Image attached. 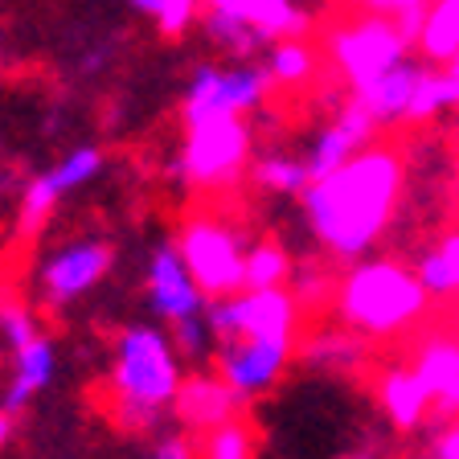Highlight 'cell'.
Here are the masks:
<instances>
[{"mask_svg": "<svg viewBox=\"0 0 459 459\" xmlns=\"http://www.w3.org/2000/svg\"><path fill=\"white\" fill-rule=\"evenodd\" d=\"M287 291L296 296L299 312L307 316H320L333 307V296H336V271L328 267V263H291V271H287Z\"/></svg>", "mask_w": 459, "mask_h": 459, "instance_id": "obj_23", "label": "cell"}, {"mask_svg": "<svg viewBox=\"0 0 459 459\" xmlns=\"http://www.w3.org/2000/svg\"><path fill=\"white\" fill-rule=\"evenodd\" d=\"M304 336V333H299ZM373 341L353 333L349 325H316L304 341H296V353L307 369L320 373H365L373 365Z\"/></svg>", "mask_w": 459, "mask_h": 459, "instance_id": "obj_12", "label": "cell"}, {"mask_svg": "<svg viewBox=\"0 0 459 459\" xmlns=\"http://www.w3.org/2000/svg\"><path fill=\"white\" fill-rule=\"evenodd\" d=\"M140 17H152L164 38H185L201 17V0H132Z\"/></svg>", "mask_w": 459, "mask_h": 459, "instance_id": "obj_27", "label": "cell"}, {"mask_svg": "<svg viewBox=\"0 0 459 459\" xmlns=\"http://www.w3.org/2000/svg\"><path fill=\"white\" fill-rule=\"evenodd\" d=\"M201 25H205V38L213 41L218 49H226L230 57H250L258 54V49L267 46V41L258 38L255 29L247 25V21L230 17V13H218V9H201Z\"/></svg>", "mask_w": 459, "mask_h": 459, "instance_id": "obj_25", "label": "cell"}, {"mask_svg": "<svg viewBox=\"0 0 459 459\" xmlns=\"http://www.w3.org/2000/svg\"><path fill=\"white\" fill-rule=\"evenodd\" d=\"M406 160L390 143H365L341 169L307 181L304 218L333 263H357L382 242L398 213Z\"/></svg>", "mask_w": 459, "mask_h": 459, "instance_id": "obj_1", "label": "cell"}, {"mask_svg": "<svg viewBox=\"0 0 459 459\" xmlns=\"http://www.w3.org/2000/svg\"><path fill=\"white\" fill-rule=\"evenodd\" d=\"M411 271L419 275L422 291H427L430 299L459 296V230H447L435 247L422 250Z\"/></svg>", "mask_w": 459, "mask_h": 459, "instance_id": "obj_20", "label": "cell"}, {"mask_svg": "<svg viewBox=\"0 0 459 459\" xmlns=\"http://www.w3.org/2000/svg\"><path fill=\"white\" fill-rule=\"evenodd\" d=\"M99 172H103V152L86 143V148H74L70 156H62V160H57L46 177H49V185H54L57 193H70V189H78V185L95 181Z\"/></svg>", "mask_w": 459, "mask_h": 459, "instance_id": "obj_28", "label": "cell"}, {"mask_svg": "<svg viewBox=\"0 0 459 459\" xmlns=\"http://www.w3.org/2000/svg\"><path fill=\"white\" fill-rule=\"evenodd\" d=\"M377 132H382V124L373 119L369 111H365L357 99H349V103L336 111V119L328 127H320L312 140V148H307V177H325V172L341 169L344 160L353 152H361L365 143L377 140Z\"/></svg>", "mask_w": 459, "mask_h": 459, "instance_id": "obj_10", "label": "cell"}, {"mask_svg": "<svg viewBox=\"0 0 459 459\" xmlns=\"http://www.w3.org/2000/svg\"><path fill=\"white\" fill-rule=\"evenodd\" d=\"M242 250H247V238H242L238 221H230L218 210L189 213L177 238V255L205 299L242 291Z\"/></svg>", "mask_w": 459, "mask_h": 459, "instance_id": "obj_5", "label": "cell"}, {"mask_svg": "<svg viewBox=\"0 0 459 459\" xmlns=\"http://www.w3.org/2000/svg\"><path fill=\"white\" fill-rule=\"evenodd\" d=\"M250 177H255L258 189L267 193H287V197H299V193L307 189V164L296 160V156H283V152H271L263 156V160H255V169H250Z\"/></svg>", "mask_w": 459, "mask_h": 459, "instance_id": "obj_26", "label": "cell"}, {"mask_svg": "<svg viewBox=\"0 0 459 459\" xmlns=\"http://www.w3.org/2000/svg\"><path fill=\"white\" fill-rule=\"evenodd\" d=\"M172 349H177V357H185V361H205L213 349V336L210 328H205V320L197 316H185V320H172Z\"/></svg>", "mask_w": 459, "mask_h": 459, "instance_id": "obj_30", "label": "cell"}, {"mask_svg": "<svg viewBox=\"0 0 459 459\" xmlns=\"http://www.w3.org/2000/svg\"><path fill=\"white\" fill-rule=\"evenodd\" d=\"M459 107V74L455 70H427L422 66L419 82L411 91V103H406V115H402V124H430L435 115L443 111H455Z\"/></svg>", "mask_w": 459, "mask_h": 459, "instance_id": "obj_21", "label": "cell"}, {"mask_svg": "<svg viewBox=\"0 0 459 459\" xmlns=\"http://www.w3.org/2000/svg\"><path fill=\"white\" fill-rule=\"evenodd\" d=\"M341 459H373L369 451H357V455H341Z\"/></svg>", "mask_w": 459, "mask_h": 459, "instance_id": "obj_37", "label": "cell"}, {"mask_svg": "<svg viewBox=\"0 0 459 459\" xmlns=\"http://www.w3.org/2000/svg\"><path fill=\"white\" fill-rule=\"evenodd\" d=\"M152 459H201V455L185 435H169V439H160V447H156Z\"/></svg>", "mask_w": 459, "mask_h": 459, "instance_id": "obj_33", "label": "cell"}, {"mask_svg": "<svg viewBox=\"0 0 459 459\" xmlns=\"http://www.w3.org/2000/svg\"><path fill=\"white\" fill-rule=\"evenodd\" d=\"M419 74H422V62L402 57L398 66H390L385 74H377L373 82H365L361 91H353V99L382 127L402 124V115H406V103H411V91H414V82H419Z\"/></svg>", "mask_w": 459, "mask_h": 459, "instance_id": "obj_17", "label": "cell"}, {"mask_svg": "<svg viewBox=\"0 0 459 459\" xmlns=\"http://www.w3.org/2000/svg\"><path fill=\"white\" fill-rule=\"evenodd\" d=\"M172 411L189 430L205 435V430L221 427L230 419H242L247 398L238 390H230L218 373H193V377H181V385H177Z\"/></svg>", "mask_w": 459, "mask_h": 459, "instance_id": "obj_11", "label": "cell"}, {"mask_svg": "<svg viewBox=\"0 0 459 459\" xmlns=\"http://www.w3.org/2000/svg\"><path fill=\"white\" fill-rule=\"evenodd\" d=\"M414 46L422 49L427 62L447 66L459 49V0H427L419 33H414Z\"/></svg>", "mask_w": 459, "mask_h": 459, "instance_id": "obj_19", "label": "cell"}, {"mask_svg": "<svg viewBox=\"0 0 459 459\" xmlns=\"http://www.w3.org/2000/svg\"><path fill=\"white\" fill-rule=\"evenodd\" d=\"M181 357L152 325L124 328L111 369V419L124 430H152L181 385Z\"/></svg>", "mask_w": 459, "mask_h": 459, "instance_id": "obj_3", "label": "cell"}, {"mask_svg": "<svg viewBox=\"0 0 459 459\" xmlns=\"http://www.w3.org/2000/svg\"><path fill=\"white\" fill-rule=\"evenodd\" d=\"M185 148H181V181L201 193H226L242 181L250 164V124L247 115H213L185 124Z\"/></svg>", "mask_w": 459, "mask_h": 459, "instance_id": "obj_4", "label": "cell"}, {"mask_svg": "<svg viewBox=\"0 0 459 459\" xmlns=\"http://www.w3.org/2000/svg\"><path fill=\"white\" fill-rule=\"evenodd\" d=\"M287 271H291V255L283 242L258 238L242 250V287H283Z\"/></svg>", "mask_w": 459, "mask_h": 459, "instance_id": "obj_24", "label": "cell"}, {"mask_svg": "<svg viewBox=\"0 0 459 459\" xmlns=\"http://www.w3.org/2000/svg\"><path fill=\"white\" fill-rule=\"evenodd\" d=\"M325 41H328V57L349 82V91H361L365 82H373L377 74L398 66L402 57H411V38L382 13H365V17L344 21V25L328 29Z\"/></svg>", "mask_w": 459, "mask_h": 459, "instance_id": "obj_6", "label": "cell"}, {"mask_svg": "<svg viewBox=\"0 0 459 459\" xmlns=\"http://www.w3.org/2000/svg\"><path fill=\"white\" fill-rule=\"evenodd\" d=\"M9 435H13V419H9V411H0V447L9 443Z\"/></svg>", "mask_w": 459, "mask_h": 459, "instance_id": "obj_34", "label": "cell"}, {"mask_svg": "<svg viewBox=\"0 0 459 459\" xmlns=\"http://www.w3.org/2000/svg\"><path fill=\"white\" fill-rule=\"evenodd\" d=\"M411 369L430 394V419L439 427L451 394L459 385V336L455 333H427L411 357Z\"/></svg>", "mask_w": 459, "mask_h": 459, "instance_id": "obj_14", "label": "cell"}, {"mask_svg": "<svg viewBox=\"0 0 459 459\" xmlns=\"http://www.w3.org/2000/svg\"><path fill=\"white\" fill-rule=\"evenodd\" d=\"M115 250L103 238H82L70 247L54 250L41 263V291L49 304H70V299L86 296L95 283H103V275L111 271Z\"/></svg>", "mask_w": 459, "mask_h": 459, "instance_id": "obj_9", "label": "cell"}, {"mask_svg": "<svg viewBox=\"0 0 459 459\" xmlns=\"http://www.w3.org/2000/svg\"><path fill=\"white\" fill-rule=\"evenodd\" d=\"M333 312L365 341H394L427 320L430 296L398 258H357L336 279Z\"/></svg>", "mask_w": 459, "mask_h": 459, "instance_id": "obj_2", "label": "cell"}, {"mask_svg": "<svg viewBox=\"0 0 459 459\" xmlns=\"http://www.w3.org/2000/svg\"><path fill=\"white\" fill-rule=\"evenodd\" d=\"M0 336L9 341V349H21L25 341L38 336V320H33L29 307H21L17 299H0Z\"/></svg>", "mask_w": 459, "mask_h": 459, "instance_id": "obj_31", "label": "cell"}, {"mask_svg": "<svg viewBox=\"0 0 459 459\" xmlns=\"http://www.w3.org/2000/svg\"><path fill=\"white\" fill-rule=\"evenodd\" d=\"M148 304L160 320H185V316H197L205 307L201 287L193 283L189 267L181 263L177 247H160L148 263Z\"/></svg>", "mask_w": 459, "mask_h": 459, "instance_id": "obj_13", "label": "cell"}, {"mask_svg": "<svg viewBox=\"0 0 459 459\" xmlns=\"http://www.w3.org/2000/svg\"><path fill=\"white\" fill-rule=\"evenodd\" d=\"M201 4L247 21L263 41L304 38L307 29H312V17H307V9L299 0H201Z\"/></svg>", "mask_w": 459, "mask_h": 459, "instance_id": "obj_15", "label": "cell"}, {"mask_svg": "<svg viewBox=\"0 0 459 459\" xmlns=\"http://www.w3.org/2000/svg\"><path fill=\"white\" fill-rule=\"evenodd\" d=\"M299 336H230L218 341V377L242 398H258L287 373Z\"/></svg>", "mask_w": 459, "mask_h": 459, "instance_id": "obj_8", "label": "cell"}, {"mask_svg": "<svg viewBox=\"0 0 459 459\" xmlns=\"http://www.w3.org/2000/svg\"><path fill=\"white\" fill-rule=\"evenodd\" d=\"M373 390H377V402H382L385 419H390L402 435L427 427L430 394H427V385L414 377L411 365H390V369H382L377 373V382H373Z\"/></svg>", "mask_w": 459, "mask_h": 459, "instance_id": "obj_16", "label": "cell"}, {"mask_svg": "<svg viewBox=\"0 0 459 459\" xmlns=\"http://www.w3.org/2000/svg\"><path fill=\"white\" fill-rule=\"evenodd\" d=\"M447 419H459V385H455V394H451L447 411H443V422H447Z\"/></svg>", "mask_w": 459, "mask_h": 459, "instance_id": "obj_35", "label": "cell"}, {"mask_svg": "<svg viewBox=\"0 0 459 459\" xmlns=\"http://www.w3.org/2000/svg\"><path fill=\"white\" fill-rule=\"evenodd\" d=\"M447 70H455V74H459V49H455V57L447 62Z\"/></svg>", "mask_w": 459, "mask_h": 459, "instance_id": "obj_36", "label": "cell"}, {"mask_svg": "<svg viewBox=\"0 0 459 459\" xmlns=\"http://www.w3.org/2000/svg\"><path fill=\"white\" fill-rule=\"evenodd\" d=\"M54 377V344L49 336H33L25 341L21 349H13V382H9V394H4V411H21L29 406L33 394H41Z\"/></svg>", "mask_w": 459, "mask_h": 459, "instance_id": "obj_18", "label": "cell"}, {"mask_svg": "<svg viewBox=\"0 0 459 459\" xmlns=\"http://www.w3.org/2000/svg\"><path fill=\"white\" fill-rule=\"evenodd\" d=\"M271 91L275 86H271L267 66H250L238 57L234 66H197L185 86V124L213 119V115H250L267 103Z\"/></svg>", "mask_w": 459, "mask_h": 459, "instance_id": "obj_7", "label": "cell"}, {"mask_svg": "<svg viewBox=\"0 0 459 459\" xmlns=\"http://www.w3.org/2000/svg\"><path fill=\"white\" fill-rule=\"evenodd\" d=\"M430 459H459V419L439 422V439L430 443Z\"/></svg>", "mask_w": 459, "mask_h": 459, "instance_id": "obj_32", "label": "cell"}, {"mask_svg": "<svg viewBox=\"0 0 459 459\" xmlns=\"http://www.w3.org/2000/svg\"><path fill=\"white\" fill-rule=\"evenodd\" d=\"M316 70H320V57L304 38H279L267 54L271 86H283V91H304Z\"/></svg>", "mask_w": 459, "mask_h": 459, "instance_id": "obj_22", "label": "cell"}, {"mask_svg": "<svg viewBox=\"0 0 459 459\" xmlns=\"http://www.w3.org/2000/svg\"><path fill=\"white\" fill-rule=\"evenodd\" d=\"M57 197H62V193H57L54 185H49L46 172L29 181L25 197H21V213H17V230L25 234V238H29V234H41V226L49 221V213H54Z\"/></svg>", "mask_w": 459, "mask_h": 459, "instance_id": "obj_29", "label": "cell"}]
</instances>
